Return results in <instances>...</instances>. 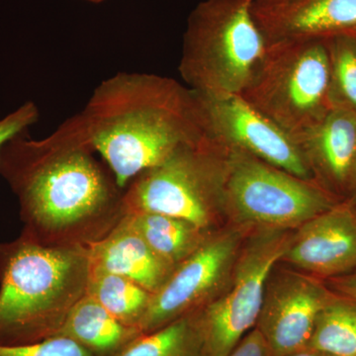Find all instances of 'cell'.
<instances>
[{
    "instance_id": "277c9868",
    "label": "cell",
    "mask_w": 356,
    "mask_h": 356,
    "mask_svg": "<svg viewBox=\"0 0 356 356\" xmlns=\"http://www.w3.org/2000/svg\"><path fill=\"white\" fill-rule=\"evenodd\" d=\"M254 0H203L185 30L180 76L202 95H241L266 55Z\"/></svg>"
},
{
    "instance_id": "9c48e42d",
    "label": "cell",
    "mask_w": 356,
    "mask_h": 356,
    "mask_svg": "<svg viewBox=\"0 0 356 356\" xmlns=\"http://www.w3.org/2000/svg\"><path fill=\"white\" fill-rule=\"evenodd\" d=\"M193 92L204 137L228 152L248 154L315 181L295 140L248 104L242 95Z\"/></svg>"
},
{
    "instance_id": "cb8c5ba5",
    "label": "cell",
    "mask_w": 356,
    "mask_h": 356,
    "mask_svg": "<svg viewBox=\"0 0 356 356\" xmlns=\"http://www.w3.org/2000/svg\"><path fill=\"white\" fill-rule=\"evenodd\" d=\"M229 356H273L261 332L254 327L243 337Z\"/></svg>"
},
{
    "instance_id": "83f0119b",
    "label": "cell",
    "mask_w": 356,
    "mask_h": 356,
    "mask_svg": "<svg viewBox=\"0 0 356 356\" xmlns=\"http://www.w3.org/2000/svg\"><path fill=\"white\" fill-rule=\"evenodd\" d=\"M351 189H353V191H355L356 193V172L355 175V179H353V187H351Z\"/></svg>"
},
{
    "instance_id": "3957f363",
    "label": "cell",
    "mask_w": 356,
    "mask_h": 356,
    "mask_svg": "<svg viewBox=\"0 0 356 356\" xmlns=\"http://www.w3.org/2000/svg\"><path fill=\"white\" fill-rule=\"evenodd\" d=\"M88 248L48 245L21 235L0 243V344L57 336L88 289Z\"/></svg>"
},
{
    "instance_id": "ffe728a7",
    "label": "cell",
    "mask_w": 356,
    "mask_h": 356,
    "mask_svg": "<svg viewBox=\"0 0 356 356\" xmlns=\"http://www.w3.org/2000/svg\"><path fill=\"white\" fill-rule=\"evenodd\" d=\"M307 348L332 356L356 355V302L332 295L318 314Z\"/></svg>"
},
{
    "instance_id": "6da1fadb",
    "label": "cell",
    "mask_w": 356,
    "mask_h": 356,
    "mask_svg": "<svg viewBox=\"0 0 356 356\" xmlns=\"http://www.w3.org/2000/svg\"><path fill=\"white\" fill-rule=\"evenodd\" d=\"M96 156L79 114L43 139L26 132L2 147L0 177L19 204L21 235L88 248L120 224L124 189Z\"/></svg>"
},
{
    "instance_id": "52a82bcc",
    "label": "cell",
    "mask_w": 356,
    "mask_h": 356,
    "mask_svg": "<svg viewBox=\"0 0 356 356\" xmlns=\"http://www.w3.org/2000/svg\"><path fill=\"white\" fill-rule=\"evenodd\" d=\"M334 204L331 193L314 180L228 152L224 208L243 221L275 229L297 228Z\"/></svg>"
},
{
    "instance_id": "30bf717a",
    "label": "cell",
    "mask_w": 356,
    "mask_h": 356,
    "mask_svg": "<svg viewBox=\"0 0 356 356\" xmlns=\"http://www.w3.org/2000/svg\"><path fill=\"white\" fill-rule=\"evenodd\" d=\"M238 241L236 233L208 236L193 254L177 264L154 293L139 324L140 332L156 331L212 301L222 281L233 269Z\"/></svg>"
},
{
    "instance_id": "2e32d148",
    "label": "cell",
    "mask_w": 356,
    "mask_h": 356,
    "mask_svg": "<svg viewBox=\"0 0 356 356\" xmlns=\"http://www.w3.org/2000/svg\"><path fill=\"white\" fill-rule=\"evenodd\" d=\"M140 334L137 327L124 324L86 294L56 337L72 339L92 356H116Z\"/></svg>"
},
{
    "instance_id": "8fae6325",
    "label": "cell",
    "mask_w": 356,
    "mask_h": 356,
    "mask_svg": "<svg viewBox=\"0 0 356 356\" xmlns=\"http://www.w3.org/2000/svg\"><path fill=\"white\" fill-rule=\"evenodd\" d=\"M266 288L257 327L273 356L308 348L320 312L332 298L318 281L285 273Z\"/></svg>"
},
{
    "instance_id": "7402d4cb",
    "label": "cell",
    "mask_w": 356,
    "mask_h": 356,
    "mask_svg": "<svg viewBox=\"0 0 356 356\" xmlns=\"http://www.w3.org/2000/svg\"><path fill=\"white\" fill-rule=\"evenodd\" d=\"M0 356H92L72 339L54 337L40 343L2 346Z\"/></svg>"
},
{
    "instance_id": "d4e9b609",
    "label": "cell",
    "mask_w": 356,
    "mask_h": 356,
    "mask_svg": "<svg viewBox=\"0 0 356 356\" xmlns=\"http://www.w3.org/2000/svg\"><path fill=\"white\" fill-rule=\"evenodd\" d=\"M334 284L339 291L343 292L346 298L356 302V271L346 277L337 280Z\"/></svg>"
},
{
    "instance_id": "e0dca14e",
    "label": "cell",
    "mask_w": 356,
    "mask_h": 356,
    "mask_svg": "<svg viewBox=\"0 0 356 356\" xmlns=\"http://www.w3.org/2000/svg\"><path fill=\"white\" fill-rule=\"evenodd\" d=\"M127 219L149 248L177 266L208 238L207 231L177 218L151 212L127 213Z\"/></svg>"
},
{
    "instance_id": "7a4b0ae2",
    "label": "cell",
    "mask_w": 356,
    "mask_h": 356,
    "mask_svg": "<svg viewBox=\"0 0 356 356\" xmlns=\"http://www.w3.org/2000/svg\"><path fill=\"white\" fill-rule=\"evenodd\" d=\"M77 114L122 189L204 138L193 91L156 74L119 72L104 79Z\"/></svg>"
},
{
    "instance_id": "f546056e",
    "label": "cell",
    "mask_w": 356,
    "mask_h": 356,
    "mask_svg": "<svg viewBox=\"0 0 356 356\" xmlns=\"http://www.w3.org/2000/svg\"><path fill=\"white\" fill-rule=\"evenodd\" d=\"M353 356H356V355H353Z\"/></svg>"
},
{
    "instance_id": "4fadbf2b",
    "label": "cell",
    "mask_w": 356,
    "mask_h": 356,
    "mask_svg": "<svg viewBox=\"0 0 356 356\" xmlns=\"http://www.w3.org/2000/svg\"><path fill=\"white\" fill-rule=\"evenodd\" d=\"M254 14L267 44L356 33V0H287Z\"/></svg>"
},
{
    "instance_id": "4dcf8cb0",
    "label": "cell",
    "mask_w": 356,
    "mask_h": 356,
    "mask_svg": "<svg viewBox=\"0 0 356 356\" xmlns=\"http://www.w3.org/2000/svg\"><path fill=\"white\" fill-rule=\"evenodd\" d=\"M355 34H356V33H355Z\"/></svg>"
},
{
    "instance_id": "484cf974",
    "label": "cell",
    "mask_w": 356,
    "mask_h": 356,
    "mask_svg": "<svg viewBox=\"0 0 356 356\" xmlns=\"http://www.w3.org/2000/svg\"><path fill=\"white\" fill-rule=\"evenodd\" d=\"M285 1L287 0H254V9L269 8Z\"/></svg>"
},
{
    "instance_id": "ac0fdd59",
    "label": "cell",
    "mask_w": 356,
    "mask_h": 356,
    "mask_svg": "<svg viewBox=\"0 0 356 356\" xmlns=\"http://www.w3.org/2000/svg\"><path fill=\"white\" fill-rule=\"evenodd\" d=\"M116 356H206L201 309L140 334Z\"/></svg>"
},
{
    "instance_id": "f1b7e54d",
    "label": "cell",
    "mask_w": 356,
    "mask_h": 356,
    "mask_svg": "<svg viewBox=\"0 0 356 356\" xmlns=\"http://www.w3.org/2000/svg\"><path fill=\"white\" fill-rule=\"evenodd\" d=\"M86 1L93 2V3H99V2L104 1V0H86Z\"/></svg>"
},
{
    "instance_id": "603a6c76",
    "label": "cell",
    "mask_w": 356,
    "mask_h": 356,
    "mask_svg": "<svg viewBox=\"0 0 356 356\" xmlns=\"http://www.w3.org/2000/svg\"><path fill=\"white\" fill-rule=\"evenodd\" d=\"M40 119V110L36 103L26 102L10 113L0 115V151L9 140L20 134L28 132Z\"/></svg>"
},
{
    "instance_id": "d6986e66",
    "label": "cell",
    "mask_w": 356,
    "mask_h": 356,
    "mask_svg": "<svg viewBox=\"0 0 356 356\" xmlns=\"http://www.w3.org/2000/svg\"><path fill=\"white\" fill-rule=\"evenodd\" d=\"M86 294L122 323L138 329L153 297L128 278L91 267Z\"/></svg>"
},
{
    "instance_id": "5b68a950",
    "label": "cell",
    "mask_w": 356,
    "mask_h": 356,
    "mask_svg": "<svg viewBox=\"0 0 356 356\" xmlns=\"http://www.w3.org/2000/svg\"><path fill=\"white\" fill-rule=\"evenodd\" d=\"M325 39L267 44L243 99L296 143L331 108Z\"/></svg>"
},
{
    "instance_id": "ba28073f",
    "label": "cell",
    "mask_w": 356,
    "mask_h": 356,
    "mask_svg": "<svg viewBox=\"0 0 356 356\" xmlns=\"http://www.w3.org/2000/svg\"><path fill=\"white\" fill-rule=\"evenodd\" d=\"M289 240L277 232L255 238L234 264L228 291L201 309L206 356H229L257 325L269 276Z\"/></svg>"
},
{
    "instance_id": "9a60e30c",
    "label": "cell",
    "mask_w": 356,
    "mask_h": 356,
    "mask_svg": "<svg viewBox=\"0 0 356 356\" xmlns=\"http://www.w3.org/2000/svg\"><path fill=\"white\" fill-rule=\"evenodd\" d=\"M90 267L132 280L151 293L158 291L175 266L154 252L128 221L88 247Z\"/></svg>"
},
{
    "instance_id": "5bb4252c",
    "label": "cell",
    "mask_w": 356,
    "mask_h": 356,
    "mask_svg": "<svg viewBox=\"0 0 356 356\" xmlns=\"http://www.w3.org/2000/svg\"><path fill=\"white\" fill-rule=\"evenodd\" d=\"M313 177L339 189L353 187L356 172V113L332 108L296 140Z\"/></svg>"
},
{
    "instance_id": "7c38bea8",
    "label": "cell",
    "mask_w": 356,
    "mask_h": 356,
    "mask_svg": "<svg viewBox=\"0 0 356 356\" xmlns=\"http://www.w3.org/2000/svg\"><path fill=\"white\" fill-rule=\"evenodd\" d=\"M282 259L318 276H337L356 269V211L334 204L299 227Z\"/></svg>"
},
{
    "instance_id": "44dd1931",
    "label": "cell",
    "mask_w": 356,
    "mask_h": 356,
    "mask_svg": "<svg viewBox=\"0 0 356 356\" xmlns=\"http://www.w3.org/2000/svg\"><path fill=\"white\" fill-rule=\"evenodd\" d=\"M325 40L330 57V106L356 113V34Z\"/></svg>"
},
{
    "instance_id": "8992f818",
    "label": "cell",
    "mask_w": 356,
    "mask_h": 356,
    "mask_svg": "<svg viewBox=\"0 0 356 356\" xmlns=\"http://www.w3.org/2000/svg\"><path fill=\"white\" fill-rule=\"evenodd\" d=\"M227 156L226 149L205 137L178 149L127 185L126 212L166 215L207 231L224 208Z\"/></svg>"
},
{
    "instance_id": "4316f807",
    "label": "cell",
    "mask_w": 356,
    "mask_h": 356,
    "mask_svg": "<svg viewBox=\"0 0 356 356\" xmlns=\"http://www.w3.org/2000/svg\"><path fill=\"white\" fill-rule=\"evenodd\" d=\"M287 356H332L327 355V353H321V351L311 350V348H304L296 353H291V355Z\"/></svg>"
}]
</instances>
